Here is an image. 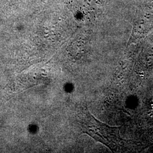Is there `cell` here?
<instances>
[{
    "mask_svg": "<svg viewBox=\"0 0 153 153\" xmlns=\"http://www.w3.org/2000/svg\"><path fill=\"white\" fill-rule=\"evenodd\" d=\"M77 124L82 133L107 146L112 152H119L123 141L119 127H112L99 121L85 108L78 115Z\"/></svg>",
    "mask_w": 153,
    "mask_h": 153,
    "instance_id": "1",
    "label": "cell"
}]
</instances>
